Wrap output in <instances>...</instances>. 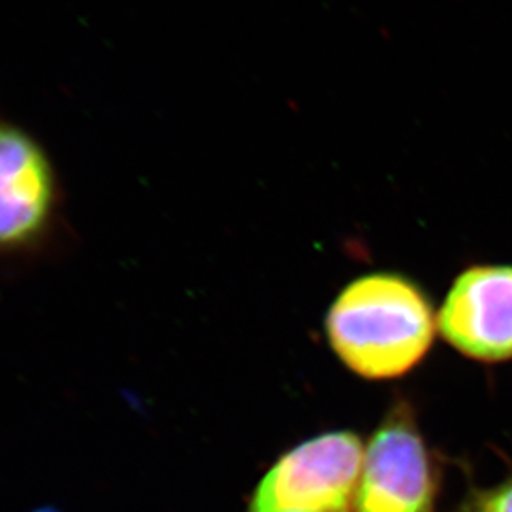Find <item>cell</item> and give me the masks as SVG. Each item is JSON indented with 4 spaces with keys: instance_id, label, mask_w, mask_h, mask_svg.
<instances>
[{
    "instance_id": "cell-1",
    "label": "cell",
    "mask_w": 512,
    "mask_h": 512,
    "mask_svg": "<svg viewBox=\"0 0 512 512\" xmlns=\"http://www.w3.org/2000/svg\"><path fill=\"white\" fill-rule=\"evenodd\" d=\"M331 346L356 375L388 380L423 360L434 338L426 296L403 276H363L341 291L326 318Z\"/></svg>"
},
{
    "instance_id": "cell-6",
    "label": "cell",
    "mask_w": 512,
    "mask_h": 512,
    "mask_svg": "<svg viewBox=\"0 0 512 512\" xmlns=\"http://www.w3.org/2000/svg\"><path fill=\"white\" fill-rule=\"evenodd\" d=\"M461 512H512V479L474 494Z\"/></svg>"
},
{
    "instance_id": "cell-3",
    "label": "cell",
    "mask_w": 512,
    "mask_h": 512,
    "mask_svg": "<svg viewBox=\"0 0 512 512\" xmlns=\"http://www.w3.org/2000/svg\"><path fill=\"white\" fill-rule=\"evenodd\" d=\"M363 459L356 434L310 439L278 459L261 479L250 512H351Z\"/></svg>"
},
{
    "instance_id": "cell-2",
    "label": "cell",
    "mask_w": 512,
    "mask_h": 512,
    "mask_svg": "<svg viewBox=\"0 0 512 512\" xmlns=\"http://www.w3.org/2000/svg\"><path fill=\"white\" fill-rule=\"evenodd\" d=\"M62 183L44 143L0 119V260L32 255L54 235Z\"/></svg>"
},
{
    "instance_id": "cell-5",
    "label": "cell",
    "mask_w": 512,
    "mask_h": 512,
    "mask_svg": "<svg viewBox=\"0 0 512 512\" xmlns=\"http://www.w3.org/2000/svg\"><path fill=\"white\" fill-rule=\"evenodd\" d=\"M438 326L449 345L484 363L512 360V266H473L451 286Z\"/></svg>"
},
{
    "instance_id": "cell-4",
    "label": "cell",
    "mask_w": 512,
    "mask_h": 512,
    "mask_svg": "<svg viewBox=\"0 0 512 512\" xmlns=\"http://www.w3.org/2000/svg\"><path fill=\"white\" fill-rule=\"evenodd\" d=\"M433 468L411 409H391L365 451L355 512H429Z\"/></svg>"
},
{
    "instance_id": "cell-7",
    "label": "cell",
    "mask_w": 512,
    "mask_h": 512,
    "mask_svg": "<svg viewBox=\"0 0 512 512\" xmlns=\"http://www.w3.org/2000/svg\"><path fill=\"white\" fill-rule=\"evenodd\" d=\"M32 512H60L59 509L49 508V506H45V508L35 509Z\"/></svg>"
}]
</instances>
